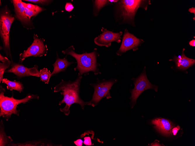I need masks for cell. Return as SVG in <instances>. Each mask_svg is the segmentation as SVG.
Here are the masks:
<instances>
[{
  "mask_svg": "<svg viewBox=\"0 0 195 146\" xmlns=\"http://www.w3.org/2000/svg\"><path fill=\"white\" fill-rule=\"evenodd\" d=\"M0 5L1 6V0H0Z\"/></svg>",
  "mask_w": 195,
  "mask_h": 146,
  "instance_id": "4dcf8cb0",
  "label": "cell"
},
{
  "mask_svg": "<svg viewBox=\"0 0 195 146\" xmlns=\"http://www.w3.org/2000/svg\"><path fill=\"white\" fill-rule=\"evenodd\" d=\"M0 60L2 63L6 61H8L10 60L6 57H4L1 54H0Z\"/></svg>",
  "mask_w": 195,
  "mask_h": 146,
  "instance_id": "4316f807",
  "label": "cell"
},
{
  "mask_svg": "<svg viewBox=\"0 0 195 146\" xmlns=\"http://www.w3.org/2000/svg\"><path fill=\"white\" fill-rule=\"evenodd\" d=\"M5 89L0 86V116L4 118L6 121L10 118L12 114L19 116V111L17 107L19 104L25 103L34 99H39L37 94H28L26 97L20 99L15 98L13 96L9 97L4 95Z\"/></svg>",
  "mask_w": 195,
  "mask_h": 146,
  "instance_id": "277c9868",
  "label": "cell"
},
{
  "mask_svg": "<svg viewBox=\"0 0 195 146\" xmlns=\"http://www.w3.org/2000/svg\"><path fill=\"white\" fill-rule=\"evenodd\" d=\"M84 144L86 145H92L91 138L90 137H85L84 138Z\"/></svg>",
  "mask_w": 195,
  "mask_h": 146,
  "instance_id": "603a6c76",
  "label": "cell"
},
{
  "mask_svg": "<svg viewBox=\"0 0 195 146\" xmlns=\"http://www.w3.org/2000/svg\"><path fill=\"white\" fill-rule=\"evenodd\" d=\"M13 3L15 13V17L21 23L24 27L27 29L34 28L33 24L26 16L24 7L21 0L11 1Z\"/></svg>",
  "mask_w": 195,
  "mask_h": 146,
  "instance_id": "7c38bea8",
  "label": "cell"
},
{
  "mask_svg": "<svg viewBox=\"0 0 195 146\" xmlns=\"http://www.w3.org/2000/svg\"><path fill=\"white\" fill-rule=\"evenodd\" d=\"M144 41L138 38L129 33L126 29L123 34L121 46L116 52L117 55L121 56L124 53L130 50L135 51Z\"/></svg>",
  "mask_w": 195,
  "mask_h": 146,
  "instance_id": "9c48e42d",
  "label": "cell"
},
{
  "mask_svg": "<svg viewBox=\"0 0 195 146\" xmlns=\"http://www.w3.org/2000/svg\"><path fill=\"white\" fill-rule=\"evenodd\" d=\"M11 61L9 60L4 62L0 63V82L3 79V75L6 70L11 65Z\"/></svg>",
  "mask_w": 195,
  "mask_h": 146,
  "instance_id": "ffe728a7",
  "label": "cell"
},
{
  "mask_svg": "<svg viewBox=\"0 0 195 146\" xmlns=\"http://www.w3.org/2000/svg\"><path fill=\"white\" fill-rule=\"evenodd\" d=\"M2 82L7 85V89L10 90H13L21 92L23 91L24 87L22 83L19 81H10L6 78H3Z\"/></svg>",
  "mask_w": 195,
  "mask_h": 146,
  "instance_id": "2e32d148",
  "label": "cell"
},
{
  "mask_svg": "<svg viewBox=\"0 0 195 146\" xmlns=\"http://www.w3.org/2000/svg\"><path fill=\"white\" fill-rule=\"evenodd\" d=\"M133 79L135 87L131 92L130 98L133 107L138 97L144 91L148 89H153L157 92L158 88L157 86L152 84L149 81L146 75L145 68L138 77Z\"/></svg>",
  "mask_w": 195,
  "mask_h": 146,
  "instance_id": "52a82bcc",
  "label": "cell"
},
{
  "mask_svg": "<svg viewBox=\"0 0 195 146\" xmlns=\"http://www.w3.org/2000/svg\"><path fill=\"white\" fill-rule=\"evenodd\" d=\"M12 141V138L7 136L5 133L4 124L1 120L0 122V146L9 145Z\"/></svg>",
  "mask_w": 195,
  "mask_h": 146,
  "instance_id": "ac0fdd59",
  "label": "cell"
},
{
  "mask_svg": "<svg viewBox=\"0 0 195 146\" xmlns=\"http://www.w3.org/2000/svg\"><path fill=\"white\" fill-rule=\"evenodd\" d=\"M62 52L64 54L72 56L76 59L77 65L74 70L75 71H79L78 76L88 75L90 71L93 72L95 75L101 73L98 68L100 65L97 61L99 54L96 48H95L91 52H83L79 54L75 52V49L72 45Z\"/></svg>",
  "mask_w": 195,
  "mask_h": 146,
  "instance_id": "7a4b0ae2",
  "label": "cell"
},
{
  "mask_svg": "<svg viewBox=\"0 0 195 146\" xmlns=\"http://www.w3.org/2000/svg\"><path fill=\"white\" fill-rule=\"evenodd\" d=\"M180 129V126H177L176 127L173 128L172 129V133L174 135H176L178 131Z\"/></svg>",
  "mask_w": 195,
  "mask_h": 146,
  "instance_id": "484cf974",
  "label": "cell"
},
{
  "mask_svg": "<svg viewBox=\"0 0 195 146\" xmlns=\"http://www.w3.org/2000/svg\"><path fill=\"white\" fill-rule=\"evenodd\" d=\"M150 4V0L119 1L116 5V16L122 22L135 26V17L138 9L142 8L146 10L148 5Z\"/></svg>",
  "mask_w": 195,
  "mask_h": 146,
  "instance_id": "3957f363",
  "label": "cell"
},
{
  "mask_svg": "<svg viewBox=\"0 0 195 146\" xmlns=\"http://www.w3.org/2000/svg\"><path fill=\"white\" fill-rule=\"evenodd\" d=\"M82 76H78L76 80L72 81H66L62 80L60 82L56 85L54 88V92H61V94L63 96V99L60 101L59 105L63 103L65 106L63 108H60V110L66 115L70 113V108L74 103L80 105L83 109L86 105H87L88 102H84L80 97V88Z\"/></svg>",
  "mask_w": 195,
  "mask_h": 146,
  "instance_id": "6da1fadb",
  "label": "cell"
},
{
  "mask_svg": "<svg viewBox=\"0 0 195 146\" xmlns=\"http://www.w3.org/2000/svg\"><path fill=\"white\" fill-rule=\"evenodd\" d=\"M34 38L31 45L20 54L19 62H22L26 58L29 57H41L46 55L48 48L46 45L44 44V39L39 38L36 34H34Z\"/></svg>",
  "mask_w": 195,
  "mask_h": 146,
  "instance_id": "ba28073f",
  "label": "cell"
},
{
  "mask_svg": "<svg viewBox=\"0 0 195 146\" xmlns=\"http://www.w3.org/2000/svg\"><path fill=\"white\" fill-rule=\"evenodd\" d=\"M101 31L102 33L94 39V43L97 45L108 47L111 45L112 42H116L118 43L121 42L122 32L114 33L103 27L102 28Z\"/></svg>",
  "mask_w": 195,
  "mask_h": 146,
  "instance_id": "30bf717a",
  "label": "cell"
},
{
  "mask_svg": "<svg viewBox=\"0 0 195 146\" xmlns=\"http://www.w3.org/2000/svg\"><path fill=\"white\" fill-rule=\"evenodd\" d=\"M11 68L5 72L12 73L16 75L18 78L24 77L32 76L40 77V72L37 65L31 68L26 67L20 63H16L11 61Z\"/></svg>",
  "mask_w": 195,
  "mask_h": 146,
  "instance_id": "8fae6325",
  "label": "cell"
},
{
  "mask_svg": "<svg viewBox=\"0 0 195 146\" xmlns=\"http://www.w3.org/2000/svg\"><path fill=\"white\" fill-rule=\"evenodd\" d=\"M40 77L41 81L45 84H48L51 76V73L46 68H44L40 71Z\"/></svg>",
  "mask_w": 195,
  "mask_h": 146,
  "instance_id": "d6986e66",
  "label": "cell"
},
{
  "mask_svg": "<svg viewBox=\"0 0 195 146\" xmlns=\"http://www.w3.org/2000/svg\"><path fill=\"white\" fill-rule=\"evenodd\" d=\"M118 0H95L94 3L93 15L95 16L98 15L100 11L105 6L116 3Z\"/></svg>",
  "mask_w": 195,
  "mask_h": 146,
  "instance_id": "e0dca14e",
  "label": "cell"
},
{
  "mask_svg": "<svg viewBox=\"0 0 195 146\" xmlns=\"http://www.w3.org/2000/svg\"><path fill=\"white\" fill-rule=\"evenodd\" d=\"M151 146H161V144H159V143H154L152 144V145H151Z\"/></svg>",
  "mask_w": 195,
  "mask_h": 146,
  "instance_id": "f546056e",
  "label": "cell"
},
{
  "mask_svg": "<svg viewBox=\"0 0 195 146\" xmlns=\"http://www.w3.org/2000/svg\"><path fill=\"white\" fill-rule=\"evenodd\" d=\"M74 144L77 146H82L83 142L80 139H78L74 141Z\"/></svg>",
  "mask_w": 195,
  "mask_h": 146,
  "instance_id": "d4e9b609",
  "label": "cell"
},
{
  "mask_svg": "<svg viewBox=\"0 0 195 146\" xmlns=\"http://www.w3.org/2000/svg\"><path fill=\"white\" fill-rule=\"evenodd\" d=\"M75 63L73 61L69 62L67 61V55L63 59L60 58L57 52L55 61L52 64L54 69L51 73V76L55 75L61 72L65 71L68 67Z\"/></svg>",
  "mask_w": 195,
  "mask_h": 146,
  "instance_id": "5bb4252c",
  "label": "cell"
},
{
  "mask_svg": "<svg viewBox=\"0 0 195 146\" xmlns=\"http://www.w3.org/2000/svg\"><path fill=\"white\" fill-rule=\"evenodd\" d=\"M184 50V49H183L180 58L175 55L173 59L175 63L176 67L181 70H185L195 63L194 59L189 58L185 55Z\"/></svg>",
  "mask_w": 195,
  "mask_h": 146,
  "instance_id": "9a60e30c",
  "label": "cell"
},
{
  "mask_svg": "<svg viewBox=\"0 0 195 146\" xmlns=\"http://www.w3.org/2000/svg\"><path fill=\"white\" fill-rule=\"evenodd\" d=\"M22 3L24 7L32 10L36 11L40 13L46 9L37 5H34L30 3H27L22 1Z\"/></svg>",
  "mask_w": 195,
  "mask_h": 146,
  "instance_id": "44dd1931",
  "label": "cell"
},
{
  "mask_svg": "<svg viewBox=\"0 0 195 146\" xmlns=\"http://www.w3.org/2000/svg\"><path fill=\"white\" fill-rule=\"evenodd\" d=\"M188 11L190 13H192L194 14V15H195V7H192L190 8Z\"/></svg>",
  "mask_w": 195,
  "mask_h": 146,
  "instance_id": "f1b7e54d",
  "label": "cell"
},
{
  "mask_svg": "<svg viewBox=\"0 0 195 146\" xmlns=\"http://www.w3.org/2000/svg\"><path fill=\"white\" fill-rule=\"evenodd\" d=\"M189 45L191 46L194 47L195 46V40L193 39L189 42Z\"/></svg>",
  "mask_w": 195,
  "mask_h": 146,
  "instance_id": "83f0119b",
  "label": "cell"
},
{
  "mask_svg": "<svg viewBox=\"0 0 195 146\" xmlns=\"http://www.w3.org/2000/svg\"><path fill=\"white\" fill-rule=\"evenodd\" d=\"M23 1L42 5H48L52 1L46 0H24Z\"/></svg>",
  "mask_w": 195,
  "mask_h": 146,
  "instance_id": "7402d4cb",
  "label": "cell"
},
{
  "mask_svg": "<svg viewBox=\"0 0 195 146\" xmlns=\"http://www.w3.org/2000/svg\"><path fill=\"white\" fill-rule=\"evenodd\" d=\"M0 12V35L3 43V48L7 57L9 56L11 61H13L9 37L10 28L15 17L7 6L2 8Z\"/></svg>",
  "mask_w": 195,
  "mask_h": 146,
  "instance_id": "5b68a950",
  "label": "cell"
},
{
  "mask_svg": "<svg viewBox=\"0 0 195 146\" xmlns=\"http://www.w3.org/2000/svg\"><path fill=\"white\" fill-rule=\"evenodd\" d=\"M97 80L96 83L91 84L94 88V92L92 99L88 102L87 105L93 107L98 105L103 98L106 97L108 99L112 98L109 90L113 85L117 81L113 79L107 80L105 79L100 80L98 78Z\"/></svg>",
  "mask_w": 195,
  "mask_h": 146,
  "instance_id": "8992f818",
  "label": "cell"
},
{
  "mask_svg": "<svg viewBox=\"0 0 195 146\" xmlns=\"http://www.w3.org/2000/svg\"><path fill=\"white\" fill-rule=\"evenodd\" d=\"M74 7L71 3H67L65 6V9L66 11L68 12L72 11L74 9Z\"/></svg>",
  "mask_w": 195,
  "mask_h": 146,
  "instance_id": "cb8c5ba5",
  "label": "cell"
},
{
  "mask_svg": "<svg viewBox=\"0 0 195 146\" xmlns=\"http://www.w3.org/2000/svg\"><path fill=\"white\" fill-rule=\"evenodd\" d=\"M151 123L155 125L154 128L163 135L168 136L172 134V129L174 124L169 120L162 118H157L152 121Z\"/></svg>",
  "mask_w": 195,
  "mask_h": 146,
  "instance_id": "4fadbf2b",
  "label": "cell"
}]
</instances>
